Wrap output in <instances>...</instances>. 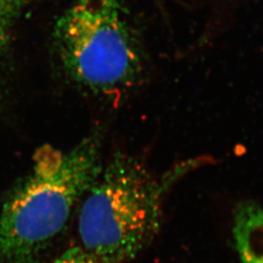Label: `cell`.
Masks as SVG:
<instances>
[{
    "label": "cell",
    "instance_id": "1",
    "mask_svg": "<svg viewBox=\"0 0 263 263\" xmlns=\"http://www.w3.org/2000/svg\"><path fill=\"white\" fill-rule=\"evenodd\" d=\"M200 164V159L186 160L155 174L135 156L115 154L84 195L79 246L106 263L135 258L158 233L170 190Z\"/></svg>",
    "mask_w": 263,
    "mask_h": 263
},
{
    "label": "cell",
    "instance_id": "3",
    "mask_svg": "<svg viewBox=\"0 0 263 263\" xmlns=\"http://www.w3.org/2000/svg\"><path fill=\"white\" fill-rule=\"evenodd\" d=\"M57 34L66 70L79 84L110 94L136 77L137 47L116 0H77Z\"/></svg>",
    "mask_w": 263,
    "mask_h": 263
},
{
    "label": "cell",
    "instance_id": "2",
    "mask_svg": "<svg viewBox=\"0 0 263 263\" xmlns=\"http://www.w3.org/2000/svg\"><path fill=\"white\" fill-rule=\"evenodd\" d=\"M102 167L99 131L69 151L39 149L30 173L1 210L0 263L40 262Z\"/></svg>",
    "mask_w": 263,
    "mask_h": 263
},
{
    "label": "cell",
    "instance_id": "4",
    "mask_svg": "<svg viewBox=\"0 0 263 263\" xmlns=\"http://www.w3.org/2000/svg\"><path fill=\"white\" fill-rule=\"evenodd\" d=\"M233 237L241 263H263V208L246 202L236 209Z\"/></svg>",
    "mask_w": 263,
    "mask_h": 263
},
{
    "label": "cell",
    "instance_id": "5",
    "mask_svg": "<svg viewBox=\"0 0 263 263\" xmlns=\"http://www.w3.org/2000/svg\"><path fill=\"white\" fill-rule=\"evenodd\" d=\"M54 263H106L85 251L79 245L67 249Z\"/></svg>",
    "mask_w": 263,
    "mask_h": 263
}]
</instances>
